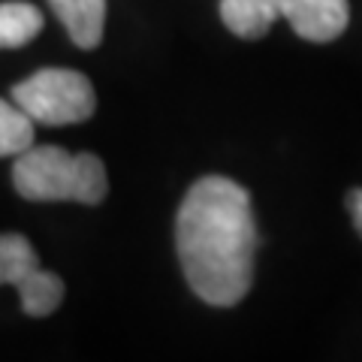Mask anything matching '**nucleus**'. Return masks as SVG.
I'll return each instance as SVG.
<instances>
[{"instance_id":"obj_1","label":"nucleus","mask_w":362,"mask_h":362,"mask_svg":"<svg viewBox=\"0 0 362 362\" xmlns=\"http://www.w3.org/2000/svg\"><path fill=\"white\" fill-rule=\"evenodd\" d=\"M257 221L251 194L233 178L206 175L185 194L175 218V247L190 290L230 308L254 284Z\"/></svg>"},{"instance_id":"obj_2","label":"nucleus","mask_w":362,"mask_h":362,"mask_svg":"<svg viewBox=\"0 0 362 362\" xmlns=\"http://www.w3.org/2000/svg\"><path fill=\"white\" fill-rule=\"evenodd\" d=\"M13 187L30 202H85L97 206L109 190L106 166L97 154H70L58 145H30L16 154Z\"/></svg>"},{"instance_id":"obj_3","label":"nucleus","mask_w":362,"mask_h":362,"mask_svg":"<svg viewBox=\"0 0 362 362\" xmlns=\"http://www.w3.org/2000/svg\"><path fill=\"white\" fill-rule=\"evenodd\" d=\"M13 103L25 109L33 124L64 127V124H78L94 115L97 94L88 76L49 66L13 85Z\"/></svg>"},{"instance_id":"obj_4","label":"nucleus","mask_w":362,"mask_h":362,"mask_svg":"<svg viewBox=\"0 0 362 362\" xmlns=\"http://www.w3.org/2000/svg\"><path fill=\"white\" fill-rule=\"evenodd\" d=\"M0 284L18 290L21 308L30 317H49L64 302V281L40 266L33 245L18 233L0 235Z\"/></svg>"},{"instance_id":"obj_5","label":"nucleus","mask_w":362,"mask_h":362,"mask_svg":"<svg viewBox=\"0 0 362 362\" xmlns=\"http://www.w3.org/2000/svg\"><path fill=\"white\" fill-rule=\"evenodd\" d=\"M281 18L308 42H332L350 21L347 0H281Z\"/></svg>"},{"instance_id":"obj_6","label":"nucleus","mask_w":362,"mask_h":362,"mask_svg":"<svg viewBox=\"0 0 362 362\" xmlns=\"http://www.w3.org/2000/svg\"><path fill=\"white\" fill-rule=\"evenodd\" d=\"M78 49H97L106 28V0H49Z\"/></svg>"},{"instance_id":"obj_7","label":"nucleus","mask_w":362,"mask_h":362,"mask_svg":"<svg viewBox=\"0 0 362 362\" xmlns=\"http://www.w3.org/2000/svg\"><path fill=\"white\" fill-rule=\"evenodd\" d=\"M281 18V0H221V21L242 40H259Z\"/></svg>"},{"instance_id":"obj_8","label":"nucleus","mask_w":362,"mask_h":362,"mask_svg":"<svg viewBox=\"0 0 362 362\" xmlns=\"http://www.w3.org/2000/svg\"><path fill=\"white\" fill-rule=\"evenodd\" d=\"M42 30V13L33 4H0V49H21Z\"/></svg>"},{"instance_id":"obj_9","label":"nucleus","mask_w":362,"mask_h":362,"mask_svg":"<svg viewBox=\"0 0 362 362\" xmlns=\"http://www.w3.org/2000/svg\"><path fill=\"white\" fill-rule=\"evenodd\" d=\"M33 145V121L25 109L0 100V157H16Z\"/></svg>"},{"instance_id":"obj_10","label":"nucleus","mask_w":362,"mask_h":362,"mask_svg":"<svg viewBox=\"0 0 362 362\" xmlns=\"http://www.w3.org/2000/svg\"><path fill=\"white\" fill-rule=\"evenodd\" d=\"M347 209H350V218H354V230L362 239V187H354L347 194Z\"/></svg>"}]
</instances>
